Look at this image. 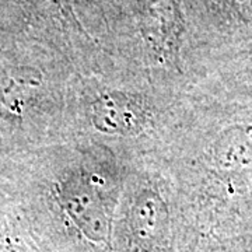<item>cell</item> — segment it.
<instances>
[{"label": "cell", "mask_w": 252, "mask_h": 252, "mask_svg": "<svg viewBox=\"0 0 252 252\" xmlns=\"http://www.w3.org/2000/svg\"><path fill=\"white\" fill-rule=\"evenodd\" d=\"M61 202L69 217L93 241H105L109 224L107 196L109 185L101 172L77 168L62 181Z\"/></svg>", "instance_id": "1"}, {"label": "cell", "mask_w": 252, "mask_h": 252, "mask_svg": "<svg viewBox=\"0 0 252 252\" xmlns=\"http://www.w3.org/2000/svg\"><path fill=\"white\" fill-rule=\"evenodd\" d=\"M90 117L99 132L115 136H133L147 125V109L133 95L108 91L91 102Z\"/></svg>", "instance_id": "2"}, {"label": "cell", "mask_w": 252, "mask_h": 252, "mask_svg": "<svg viewBox=\"0 0 252 252\" xmlns=\"http://www.w3.org/2000/svg\"><path fill=\"white\" fill-rule=\"evenodd\" d=\"M212 158L220 172L237 175L252 170V127L233 126L219 136Z\"/></svg>", "instance_id": "3"}, {"label": "cell", "mask_w": 252, "mask_h": 252, "mask_svg": "<svg viewBox=\"0 0 252 252\" xmlns=\"http://www.w3.org/2000/svg\"><path fill=\"white\" fill-rule=\"evenodd\" d=\"M167 207L158 193L144 189L135 199L130 210V227L142 243H156L165 233Z\"/></svg>", "instance_id": "4"}, {"label": "cell", "mask_w": 252, "mask_h": 252, "mask_svg": "<svg viewBox=\"0 0 252 252\" xmlns=\"http://www.w3.org/2000/svg\"><path fill=\"white\" fill-rule=\"evenodd\" d=\"M48 1H51L52 4H55L56 7H59L61 10V13H62L63 16L66 17V20L72 24L73 27L77 28V30H80V26H79V23H77V20L74 17V13H73L72 9V4H70V0H48ZM81 32H83V30H80Z\"/></svg>", "instance_id": "5"}]
</instances>
